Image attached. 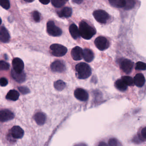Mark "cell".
<instances>
[{
  "instance_id": "1",
  "label": "cell",
  "mask_w": 146,
  "mask_h": 146,
  "mask_svg": "<svg viewBox=\"0 0 146 146\" xmlns=\"http://www.w3.org/2000/svg\"><path fill=\"white\" fill-rule=\"evenodd\" d=\"M80 36L85 40L91 39L96 34V31L85 21H82L79 24Z\"/></svg>"
},
{
  "instance_id": "2",
  "label": "cell",
  "mask_w": 146,
  "mask_h": 146,
  "mask_svg": "<svg viewBox=\"0 0 146 146\" xmlns=\"http://www.w3.org/2000/svg\"><path fill=\"white\" fill-rule=\"evenodd\" d=\"M76 75L80 79H87L91 76L92 71L90 66L86 63H79L76 65Z\"/></svg>"
},
{
  "instance_id": "3",
  "label": "cell",
  "mask_w": 146,
  "mask_h": 146,
  "mask_svg": "<svg viewBox=\"0 0 146 146\" xmlns=\"http://www.w3.org/2000/svg\"><path fill=\"white\" fill-rule=\"evenodd\" d=\"M51 53L56 57H62L66 54L67 48L64 46L59 44H54L50 47Z\"/></svg>"
},
{
  "instance_id": "4",
  "label": "cell",
  "mask_w": 146,
  "mask_h": 146,
  "mask_svg": "<svg viewBox=\"0 0 146 146\" xmlns=\"http://www.w3.org/2000/svg\"><path fill=\"white\" fill-rule=\"evenodd\" d=\"M47 31L49 35L54 37L60 36L62 34L61 29L57 27L52 21L48 22L47 24Z\"/></svg>"
},
{
  "instance_id": "5",
  "label": "cell",
  "mask_w": 146,
  "mask_h": 146,
  "mask_svg": "<svg viewBox=\"0 0 146 146\" xmlns=\"http://www.w3.org/2000/svg\"><path fill=\"white\" fill-rule=\"evenodd\" d=\"M93 16L95 19L101 24H105L109 19V16L108 13L102 10H96L93 13Z\"/></svg>"
},
{
  "instance_id": "6",
  "label": "cell",
  "mask_w": 146,
  "mask_h": 146,
  "mask_svg": "<svg viewBox=\"0 0 146 146\" xmlns=\"http://www.w3.org/2000/svg\"><path fill=\"white\" fill-rule=\"evenodd\" d=\"M94 44L96 48L100 51H104L108 48L109 46L108 40L104 36L97 37L95 40Z\"/></svg>"
},
{
  "instance_id": "7",
  "label": "cell",
  "mask_w": 146,
  "mask_h": 146,
  "mask_svg": "<svg viewBox=\"0 0 146 146\" xmlns=\"http://www.w3.org/2000/svg\"><path fill=\"white\" fill-rule=\"evenodd\" d=\"M120 68L126 74H129L132 71L134 63L128 59H123L119 63Z\"/></svg>"
},
{
  "instance_id": "8",
  "label": "cell",
  "mask_w": 146,
  "mask_h": 146,
  "mask_svg": "<svg viewBox=\"0 0 146 146\" xmlns=\"http://www.w3.org/2000/svg\"><path fill=\"white\" fill-rule=\"evenodd\" d=\"M74 96L77 100L81 101H86L88 99V92L83 89L78 88L74 91Z\"/></svg>"
},
{
  "instance_id": "9",
  "label": "cell",
  "mask_w": 146,
  "mask_h": 146,
  "mask_svg": "<svg viewBox=\"0 0 146 146\" xmlns=\"http://www.w3.org/2000/svg\"><path fill=\"white\" fill-rule=\"evenodd\" d=\"M14 115L12 112L8 109H4L0 111V121L6 122L13 119Z\"/></svg>"
},
{
  "instance_id": "10",
  "label": "cell",
  "mask_w": 146,
  "mask_h": 146,
  "mask_svg": "<svg viewBox=\"0 0 146 146\" xmlns=\"http://www.w3.org/2000/svg\"><path fill=\"white\" fill-rule=\"evenodd\" d=\"M51 69L54 72L61 73L66 70V66L63 62L60 60H56L51 65Z\"/></svg>"
},
{
  "instance_id": "11",
  "label": "cell",
  "mask_w": 146,
  "mask_h": 146,
  "mask_svg": "<svg viewBox=\"0 0 146 146\" xmlns=\"http://www.w3.org/2000/svg\"><path fill=\"white\" fill-rule=\"evenodd\" d=\"M71 54L74 60H81L83 58V50L80 47L76 46L72 48Z\"/></svg>"
},
{
  "instance_id": "12",
  "label": "cell",
  "mask_w": 146,
  "mask_h": 146,
  "mask_svg": "<svg viewBox=\"0 0 146 146\" xmlns=\"http://www.w3.org/2000/svg\"><path fill=\"white\" fill-rule=\"evenodd\" d=\"M13 70L17 72H21L24 69L23 61L19 58H15L12 61Z\"/></svg>"
},
{
  "instance_id": "13",
  "label": "cell",
  "mask_w": 146,
  "mask_h": 146,
  "mask_svg": "<svg viewBox=\"0 0 146 146\" xmlns=\"http://www.w3.org/2000/svg\"><path fill=\"white\" fill-rule=\"evenodd\" d=\"M11 134L13 137L16 139L22 138L24 135V131L20 126H14L11 129Z\"/></svg>"
},
{
  "instance_id": "14",
  "label": "cell",
  "mask_w": 146,
  "mask_h": 146,
  "mask_svg": "<svg viewBox=\"0 0 146 146\" xmlns=\"http://www.w3.org/2000/svg\"><path fill=\"white\" fill-rule=\"evenodd\" d=\"M11 76L14 80L20 83L23 82L26 78V75L23 71L21 72H17L12 70L11 71Z\"/></svg>"
},
{
  "instance_id": "15",
  "label": "cell",
  "mask_w": 146,
  "mask_h": 146,
  "mask_svg": "<svg viewBox=\"0 0 146 146\" xmlns=\"http://www.w3.org/2000/svg\"><path fill=\"white\" fill-rule=\"evenodd\" d=\"M10 35L9 32L5 27H2L0 29V40L6 43L10 40Z\"/></svg>"
},
{
  "instance_id": "16",
  "label": "cell",
  "mask_w": 146,
  "mask_h": 146,
  "mask_svg": "<svg viewBox=\"0 0 146 146\" xmlns=\"http://www.w3.org/2000/svg\"><path fill=\"white\" fill-rule=\"evenodd\" d=\"M134 84L137 87H143L145 82V77L141 73H139L136 75L134 77Z\"/></svg>"
},
{
  "instance_id": "17",
  "label": "cell",
  "mask_w": 146,
  "mask_h": 146,
  "mask_svg": "<svg viewBox=\"0 0 146 146\" xmlns=\"http://www.w3.org/2000/svg\"><path fill=\"white\" fill-rule=\"evenodd\" d=\"M83 58L85 61L90 63L94 60V54L92 50L85 48L83 51Z\"/></svg>"
},
{
  "instance_id": "18",
  "label": "cell",
  "mask_w": 146,
  "mask_h": 146,
  "mask_svg": "<svg viewBox=\"0 0 146 146\" xmlns=\"http://www.w3.org/2000/svg\"><path fill=\"white\" fill-rule=\"evenodd\" d=\"M69 31L72 37L75 40H76L80 36L79 30L76 25L74 24L71 25L69 28Z\"/></svg>"
},
{
  "instance_id": "19",
  "label": "cell",
  "mask_w": 146,
  "mask_h": 146,
  "mask_svg": "<svg viewBox=\"0 0 146 146\" xmlns=\"http://www.w3.org/2000/svg\"><path fill=\"white\" fill-rule=\"evenodd\" d=\"M35 119L37 124L40 125H42L46 122V115L43 113L37 112L35 115Z\"/></svg>"
},
{
  "instance_id": "20",
  "label": "cell",
  "mask_w": 146,
  "mask_h": 146,
  "mask_svg": "<svg viewBox=\"0 0 146 146\" xmlns=\"http://www.w3.org/2000/svg\"><path fill=\"white\" fill-rule=\"evenodd\" d=\"M19 94L17 91L15 90H10L7 93L6 98L7 100H10L15 101L17 100L19 98Z\"/></svg>"
},
{
  "instance_id": "21",
  "label": "cell",
  "mask_w": 146,
  "mask_h": 146,
  "mask_svg": "<svg viewBox=\"0 0 146 146\" xmlns=\"http://www.w3.org/2000/svg\"><path fill=\"white\" fill-rule=\"evenodd\" d=\"M72 10L68 7H64L60 12L58 13V15L60 17L69 18L72 16Z\"/></svg>"
},
{
  "instance_id": "22",
  "label": "cell",
  "mask_w": 146,
  "mask_h": 146,
  "mask_svg": "<svg viewBox=\"0 0 146 146\" xmlns=\"http://www.w3.org/2000/svg\"><path fill=\"white\" fill-rule=\"evenodd\" d=\"M111 5L116 8H124L125 5V0H108Z\"/></svg>"
},
{
  "instance_id": "23",
  "label": "cell",
  "mask_w": 146,
  "mask_h": 146,
  "mask_svg": "<svg viewBox=\"0 0 146 146\" xmlns=\"http://www.w3.org/2000/svg\"><path fill=\"white\" fill-rule=\"evenodd\" d=\"M115 86L117 89L122 92L126 91L127 89V85L122 79L117 80L115 82Z\"/></svg>"
},
{
  "instance_id": "24",
  "label": "cell",
  "mask_w": 146,
  "mask_h": 146,
  "mask_svg": "<svg viewBox=\"0 0 146 146\" xmlns=\"http://www.w3.org/2000/svg\"><path fill=\"white\" fill-rule=\"evenodd\" d=\"M54 87L57 90L61 91L65 88L66 83L61 80H59L54 83Z\"/></svg>"
},
{
  "instance_id": "25",
  "label": "cell",
  "mask_w": 146,
  "mask_h": 146,
  "mask_svg": "<svg viewBox=\"0 0 146 146\" xmlns=\"http://www.w3.org/2000/svg\"><path fill=\"white\" fill-rule=\"evenodd\" d=\"M122 79L124 82L127 85V86H134V79L131 77L129 76H123L122 77Z\"/></svg>"
},
{
  "instance_id": "26",
  "label": "cell",
  "mask_w": 146,
  "mask_h": 146,
  "mask_svg": "<svg viewBox=\"0 0 146 146\" xmlns=\"http://www.w3.org/2000/svg\"><path fill=\"white\" fill-rule=\"evenodd\" d=\"M125 10H130L134 8L135 5V0H125Z\"/></svg>"
},
{
  "instance_id": "27",
  "label": "cell",
  "mask_w": 146,
  "mask_h": 146,
  "mask_svg": "<svg viewBox=\"0 0 146 146\" xmlns=\"http://www.w3.org/2000/svg\"><path fill=\"white\" fill-rule=\"evenodd\" d=\"M64 0H52V3L53 5L57 8H59L63 6L65 4Z\"/></svg>"
},
{
  "instance_id": "28",
  "label": "cell",
  "mask_w": 146,
  "mask_h": 146,
  "mask_svg": "<svg viewBox=\"0 0 146 146\" xmlns=\"http://www.w3.org/2000/svg\"><path fill=\"white\" fill-rule=\"evenodd\" d=\"M135 69L139 70H145L146 69V65L145 63L143 62L139 61L136 64Z\"/></svg>"
},
{
  "instance_id": "29",
  "label": "cell",
  "mask_w": 146,
  "mask_h": 146,
  "mask_svg": "<svg viewBox=\"0 0 146 146\" xmlns=\"http://www.w3.org/2000/svg\"><path fill=\"white\" fill-rule=\"evenodd\" d=\"M10 68V65L8 63L3 60H0V71L7 70Z\"/></svg>"
},
{
  "instance_id": "30",
  "label": "cell",
  "mask_w": 146,
  "mask_h": 146,
  "mask_svg": "<svg viewBox=\"0 0 146 146\" xmlns=\"http://www.w3.org/2000/svg\"><path fill=\"white\" fill-rule=\"evenodd\" d=\"M0 5L4 9L8 10L10 8L9 0H0Z\"/></svg>"
},
{
  "instance_id": "31",
  "label": "cell",
  "mask_w": 146,
  "mask_h": 146,
  "mask_svg": "<svg viewBox=\"0 0 146 146\" xmlns=\"http://www.w3.org/2000/svg\"><path fill=\"white\" fill-rule=\"evenodd\" d=\"M138 137L139 139L143 141H145L146 138V128L144 127L142 129L141 131V133L138 135Z\"/></svg>"
},
{
  "instance_id": "32",
  "label": "cell",
  "mask_w": 146,
  "mask_h": 146,
  "mask_svg": "<svg viewBox=\"0 0 146 146\" xmlns=\"http://www.w3.org/2000/svg\"><path fill=\"white\" fill-rule=\"evenodd\" d=\"M19 90L23 94H26L30 93L29 89L28 88L24 86H22L19 88Z\"/></svg>"
},
{
  "instance_id": "33",
  "label": "cell",
  "mask_w": 146,
  "mask_h": 146,
  "mask_svg": "<svg viewBox=\"0 0 146 146\" xmlns=\"http://www.w3.org/2000/svg\"><path fill=\"white\" fill-rule=\"evenodd\" d=\"M32 17L35 22H39L40 20V16L39 13L36 11H34L32 13Z\"/></svg>"
},
{
  "instance_id": "34",
  "label": "cell",
  "mask_w": 146,
  "mask_h": 146,
  "mask_svg": "<svg viewBox=\"0 0 146 146\" xmlns=\"http://www.w3.org/2000/svg\"><path fill=\"white\" fill-rule=\"evenodd\" d=\"M108 144L110 146H117L118 145V142L116 138H112L109 139Z\"/></svg>"
},
{
  "instance_id": "35",
  "label": "cell",
  "mask_w": 146,
  "mask_h": 146,
  "mask_svg": "<svg viewBox=\"0 0 146 146\" xmlns=\"http://www.w3.org/2000/svg\"><path fill=\"white\" fill-rule=\"evenodd\" d=\"M8 81L5 78H0V86L5 87L8 84Z\"/></svg>"
},
{
  "instance_id": "36",
  "label": "cell",
  "mask_w": 146,
  "mask_h": 146,
  "mask_svg": "<svg viewBox=\"0 0 146 146\" xmlns=\"http://www.w3.org/2000/svg\"><path fill=\"white\" fill-rule=\"evenodd\" d=\"M40 3L44 5H47L49 4L50 0H39Z\"/></svg>"
},
{
  "instance_id": "37",
  "label": "cell",
  "mask_w": 146,
  "mask_h": 146,
  "mask_svg": "<svg viewBox=\"0 0 146 146\" xmlns=\"http://www.w3.org/2000/svg\"><path fill=\"white\" fill-rule=\"evenodd\" d=\"M73 3H76V4H81L83 1V0H72Z\"/></svg>"
},
{
  "instance_id": "38",
  "label": "cell",
  "mask_w": 146,
  "mask_h": 146,
  "mask_svg": "<svg viewBox=\"0 0 146 146\" xmlns=\"http://www.w3.org/2000/svg\"><path fill=\"white\" fill-rule=\"evenodd\" d=\"M24 1L25 2H29V3H31L34 1V0H24Z\"/></svg>"
},
{
  "instance_id": "39",
  "label": "cell",
  "mask_w": 146,
  "mask_h": 146,
  "mask_svg": "<svg viewBox=\"0 0 146 146\" xmlns=\"http://www.w3.org/2000/svg\"><path fill=\"white\" fill-rule=\"evenodd\" d=\"M1 23H2V20H1V18H0V25H1Z\"/></svg>"
},
{
  "instance_id": "40",
  "label": "cell",
  "mask_w": 146,
  "mask_h": 146,
  "mask_svg": "<svg viewBox=\"0 0 146 146\" xmlns=\"http://www.w3.org/2000/svg\"><path fill=\"white\" fill-rule=\"evenodd\" d=\"M64 1H68V0H64Z\"/></svg>"
}]
</instances>
